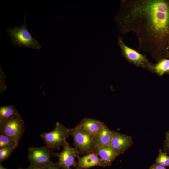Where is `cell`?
I'll return each mask as SVG.
<instances>
[{"label":"cell","instance_id":"6da1fadb","mask_svg":"<svg viewBox=\"0 0 169 169\" xmlns=\"http://www.w3.org/2000/svg\"><path fill=\"white\" fill-rule=\"evenodd\" d=\"M115 21L120 33L136 34L139 52L157 62L169 57V0H123Z\"/></svg>","mask_w":169,"mask_h":169},{"label":"cell","instance_id":"7a4b0ae2","mask_svg":"<svg viewBox=\"0 0 169 169\" xmlns=\"http://www.w3.org/2000/svg\"><path fill=\"white\" fill-rule=\"evenodd\" d=\"M26 15L24 16V22L21 27L14 26L12 29L7 28V33L14 45L39 50L42 47L38 41L32 36L27 29L26 21Z\"/></svg>","mask_w":169,"mask_h":169},{"label":"cell","instance_id":"3957f363","mask_svg":"<svg viewBox=\"0 0 169 169\" xmlns=\"http://www.w3.org/2000/svg\"><path fill=\"white\" fill-rule=\"evenodd\" d=\"M24 129V122L20 114L13 115L3 121H0V133L18 144L23 135Z\"/></svg>","mask_w":169,"mask_h":169},{"label":"cell","instance_id":"277c9868","mask_svg":"<svg viewBox=\"0 0 169 169\" xmlns=\"http://www.w3.org/2000/svg\"><path fill=\"white\" fill-rule=\"evenodd\" d=\"M70 136L69 129L57 122L54 128L51 131L43 133L40 136L44 141L46 146L53 151L59 150L63 147Z\"/></svg>","mask_w":169,"mask_h":169},{"label":"cell","instance_id":"5b68a950","mask_svg":"<svg viewBox=\"0 0 169 169\" xmlns=\"http://www.w3.org/2000/svg\"><path fill=\"white\" fill-rule=\"evenodd\" d=\"M69 131L73 138L74 146L80 154H86L94 151L96 147L92 135L76 127L69 129Z\"/></svg>","mask_w":169,"mask_h":169},{"label":"cell","instance_id":"8992f818","mask_svg":"<svg viewBox=\"0 0 169 169\" xmlns=\"http://www.w3.org/2000/svg\"><path fill=\"white\" fill-rule=\"evenodd\" d=\"M118 45L121 49V54L129 63L147 70L152 64L145 55L126 45L121 37H118Z\"/></svg>","mask_w":169,"mask_h":169},{"label":"cell","instance_id":"52a82bcc","mask_svg":"<svg viewBox=\"0 0 169 169\" xmlns=\"http://www.w3.org/2000/svg\"><path fill=\"white\" fill-rule=\"evenodd\" d=\"M63 147L61 152L52 153V156L58 158L57 163L62 169H71L72 167L76 169L77 166L76 158L79 157V151L75 147L70 146L67 142Z\"/></svg>","mask_w":169,"mask_h":169},{"label":"cell","instance_id":"ba28073f","mask_svg":"<svg viewBox=\"0 0 169 169\" xmlns=\"http://www.w3.org/2000/svg\"><path fill=\"white\" fill-rule=\"evenodd\" d=\"M28 151L30 166L40 169L51 161L52 151L47 146L36 148L31 147Z\"/></svg>","mask_w":169,"mask_h":169},{"label":"cell","instance_id":"9c48e42d","mask_svg":"<svg viewBox=\"0 0 169 169\" xmlns=\"http://www.w3.org/2000/svg\"><path fill=\"white\" fill-rule=\"evenodd\" d=\"M132 137L127 135L113 131L110 146L119 155L124 153L133 145Z\"/></svg>","mask_w":169,"mask_h":169},{"label":"cell","instance_id":"30bf717a","mask_svg":"<svg viewBox=\"0 0 169 169\" xmlns=\"http://www.w3.org/2000/svg\"><path fill=\"white\" fill-rule=\"evenodd\" d=\"M94 152L100 158L101 166L103 168L110 166L119 156L110 146L96 148Z\"/></svg>","mask_w":169,"mask_h":169},{"label":"cell","instance_id":"8fae6325","mask_svg":"<svg viewBox=\"0 0 169 169\" xmlns=\"http://www.w3.org/2000/svg\"><path fill=\"white\" fill-rule=\"evenodd\" d=\"M105 125L103 122L97 120L85 118L81 120L76 127L84 130L94 136Z\"/></svg>","mask_w":169,"mask_h":169},{"label":"cell","instance_id":"7c38bea8","mask_svg":"<svg viewBox=\"0 0 169 169\" xmlns=\"http://www.w3.org/2000/svg\"><path fill=\"white\" fill-rule=\"evenodd\" d=\"M113 131L105 125L103 126L98 132L93 136V141L96 148L110 145Z\"/></svg>","mask_w":169,"mask_h":169},{"label":"cell","instance_id":"4fadbf2b","mask_svg":"<svg viewBox=\"0 0 169 169\" xmlns=\"http://www.w3.org/2000/svg\"><path fill=\"white\" fill-rule=\"evenodd\" d=\"M98 166H101L100 159L94 152L78 158L75 169H87Z\"/></svg>","mask_w":169,"mask_h":169},{"label":"cell","instance_id":"5bb4252c","mask_svg":"<svg viewBox=\"0 0 169 169\" xmlns=\"http://www.w3.org/2000/svg\"><path fill=\"white\" fill-rule=\"evenodd\" d=\"M147 70L159 76H162L164 74H169V59H163L156 64H152Z\"/></svg>","mask_w":169,"mask_h":169},{"label":"cell","instance_id":"9a60e30c","mask_svg":"<svg viewBox=\"0 0 169 169\" xmlns=\"http://www.w3.org/2000/svg\"><path fill=\"white\" fill-rule=\"evenodd\" d=\"M20 115L16 109L13 105H10L0 107V121L6 120L14 115Z\"/></svg>","mask_w":169,"mask_h":169},{"label":"cell","instance_id":"2e32d148","mask_svg":"<svg viewBox=\"0 0 169 169\" xmlns=\"http://www.w3.org/2000/svg\"><path fill=\"white\" fill-rule=\"evenodd\" d=\"M18 144L8 137L1 134L0 135V149L5 148L16 149Z\"/></svg>","mask_w":169,"mask_h":169},{"label":"cell","instance_id":"e0dca14e","mask_svg":"<svg viewBox=\"0 0 169 169\" xmlns=\"http://www.w3.org/2000/svg\"><path fill=\"white\" fill-rule=\"evenodd\" d=\"M155 164L166 167L169 166V156L161 149L159 150L158 154L155 161Z\"/></svg>","mask_w":169,"mask_h":169},{"label":"cell","instance_id":"ac0fdd59","mask_svg":"<svg viewBox=\"0 0 169 169\" xmlns=\"http://www.w3.org/2000/svg\"><path fill=\"white\" fill-rule=\"evenodd\" d=\"M15 149L5 148L0 149V163L9 157Z\"/></svg>","mask_w":169,"mask_h":169},{"label":"cell","instance_id":"d6986e66","mask_svg":"<svg viewBox=\"0 0 169 169\" xmlns=\"http://www.w3.org/2000/svg\"><path fill=\"white\" fill-rule=\"evenodd\" d=\"M163 149L165 152L169 154V130L166 133Z\"/></svg>","mask_w":169,"mask_h":169},{"label":"cell","instance_id":"ffe728a7","mask_svg":"<svg viewBox=\"0 0 169 169\" xmlns=\"http://www.w3.org/2000/svg\"><path fill=\"white\" fill-rule=\"evenodd\" d=\"M60 168L57 163H54L51 161L40 169H60Z\"/></svg>","mask_w":169,"mask_h":169},{"label":"cell","instance_id":"44dd1931","mask_svg":"<svg viewBox=\"0 0 169 169\" xmlns=\"http://www.w3.org/2000/svg\"><path fill=\"white\" fill-rule=\"evenodd\" d=\"M149 169H166V168L165 167L155 164L151 165L149 167Z\"/></svg>","mask_w":169,"mask_h":169},{"label":"cell","instance_id":"7402d4cb","mask_svg":"<svg viewBox=\"0 0 169 169\" xmlns=\"http://www.w3.org/2000/svg\"><path fill=\"white\" fill-rule=\"evenodd\" d=\"M18 169H40L34 166H32L30 165L27 168H18Z\"/></svg>","mask_w":169,"mask_h":169},{"label":"cell","instance_id":"603a6c76","mask_svg":"<svg viewBox=\"0 0 169 169\" xmlns=\"http://www.w3.org/2000/svg\"><path fill=\"white\" fill-rule=\"evenodd\" d=\"M0 169H7L3 166H2L1 165V164H0Z\"/></svg>","mask_w":169,"mask_h":169},{"label":"cell","instance_id":"cb8c5ba5","mask_svg":"<svg viewBox=\"0 0 169 169\" xmlns=\"http://www.w3.org/2000/svg\"><path fill=\"white\" fill-rule=\"evenodd\" d=\"M168 45L169 46V39H168Z\"/></svg>","mask_w":169,"mask_h":169},{"label":"cell","instance_id":"d4e9b609","mask_svg":"<svg viewBox=\"0 0 169 169\" xmlns=\"http://www.w3.org/2000/svg\"></svg>","mask_w":169,"mask_h":169}]
</instances>
